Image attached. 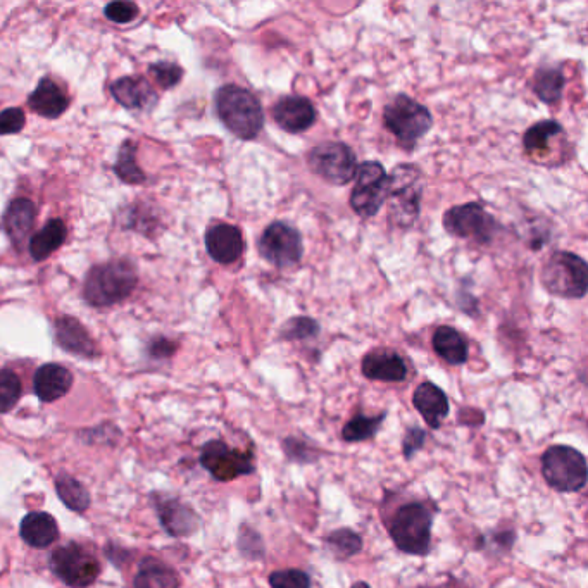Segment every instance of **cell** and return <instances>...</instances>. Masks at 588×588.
Masks as SVG:
<instances>
[{
  "instance_id": "34",
  "label": "cell",
  "mask_w": 588,
  "mask_h": 588,
  "mask_svg": "<svg viewBox=\"0 0 588 588\" xmlns=\"http://www.w3.org/2000/svg\"><path fill=\"white\" fill-rule=\"evenodd\" d=\"M326 542H328V547L338 557H342V559L356 556L357 552L363 549V540H361V537L356 532H352L349 528L335 530V532L330 533L328 538H326Z\"/></svg>"
},
{
  "instance_id": "17",
  "label": "cell",
  "mask_w": 588,
  "mask_h": 588,
  "mask_svg": "<svg viewBox=\"0 0 588 588\" xmlns=\"http://www.w3.org/2000/svg\"><path fill=\"white\" fill-rule=\"evenodd\" d=\"M111 94L121 106L132 111H149L157 104V94L142 76H125L111 85Z\"/></svg>"
},
{
  "instance_id": "29",
  "label": "cell",
  "mask_w": 588,
  "mask_h": 588,
  "mask_svg": "<svg viewBox=\"0 0 588 588\" xmlns=\"http://www.w3.org/2000/svg\"><path fill=\"white\" fill-rule=\"evenodd\" d=\"M532 88L538 99L545 104L552 106L561 101L564 90L563 69L551 68V66L537 69V73L533 76Z\"/></svg>"
},
{
  "instance_id": "6",
  "label": "cell",
  "mask_w": 588,
  "mask_h": 588,
  "mask_svg": "<svg viewBox=\"0 0 588 588\" xmlns=\"http://www.w3.org/2000/svg\"><path fill=\"white\" fill-rule=\"evenodd\" d=\"M432 525L433 516L428 507L420 502L404 504L397 509L392 520L390 537L399 551L423 556L430 549Z\"/></svg>"
},
{
  "instance_id": "33",
  "label": "cell",
  "mask_w": 588,
  "mask_h": 588,
  "mask_svg": "<svg viewBox=\"0 0 588 588\" xmlns=\"http://www.w3.org/2000/svg\"><path fill=\"white\" fill-rule=\"evenodd\" d=\"M321 332V326L318 321L307 316H294L292 320L283 323L280 328V338L294 342V340H307V338L318 337Z\"/></svg>"
},
{
  "instance_id": "3",
  "label": "cell",
  "mask_w": 588,
  "mask_h": 588,
  "mask_svg": "<svg viewBox=\"0 0 588 588\" xmlns=\"http://www.w3.org/2000/svg\"><path fill=\"white\" fill-rule=\"evenodd\" d=\"M423 176L414 164H401L388 175V218L402 230L414 226L420 218Z\"/></svg>"
},
{
  "instance_id": "1",
  "label": "cell",
  "mask_w": 588,
  "mask_h": 588,
  "mask_svg": "<svg viewBox=\"0 0 588 588\" xmlns=\"http://www.w3.org/2000/svg\"><path fill=\"white\" fill-rule=\"evenodd\" d=\"M219 121L228 132L245 142L259 137L264 128V111L256 95L238 85H225L214 94Z\"/></svg>"
},
{
  "instance_id": "4",
  "label": "cell",
  "mask_w": 588,
  "mask_h": 588,
  "mask_svg": "<svg viewBox=\"0 0 588 588\" xmlns=\"http://www.w3.org/2000/svg\"><path fill=\"white\" fill-rule=\"evenodd\" d=\"M383 125L394 135L404 151H413L421 138L433 128V116L423 106L406 94L395 95L383 109Z\"/></svg>"
},
{
  "instance_id": "9",
  "label": "cell",
  "mask_w": 588,
  "mask_h": 588,
  "mask_svg": "<svg viewBox=\"0 0 588 588\" xmlns=\"http://www.w3.org/2000/svg\"><path fill=\"white\" fill-rule=\"evenodd\" d=\"M442 225L445 232L452 237L475 240L476 244L480 245L490 244L495 233L501 230L497 219L478 202L451 207L449 211H445Z\"/></svg>"
},
{
  "instance_id": "24",
  "label": "cell",
  "mask_w": 588,
  "mask_h": 588,
  "mask_svg": "<svg viewBox=\"0 0 588 588\" xmlns=\"http://www.w3.org/2000/svg\"><path fill=\"white\" fill-rule=\"evenodd\" d=\"M433 351L442 357L445 363L461 366L468 361V342L452 326H438L432 338Z\"/></svg>"
},
{
  "instance_id": "37",
  "label": "cell",
  "mask_w": 588,
  "mask_h": 588,
  "mask_svg": "<svg viewBox=\"0 0 588 588\" xmlns=\"http://www.w3.org/2000/svg\"><path fill=\"white\" fill-rule=\"evenodd\" d=\"M271 588H311V578L301 570L275 571L269 576Z\"/></svg>"
},
{
  "instance_id": "19",
  "label": "cell",
  "mask_w": 588,
  "mask_h": 588,
  "mask_svg": "<svg viewBox=\"0 0 588 588\" xmlns=\"http://www.w3.org/2000/svg\"><path fill=\"white\" fill-rule=\"evenodd\" d=\"M73 385V375L61 364H44L38 368L33 378V388L38 399L54 402L68 394Z\"/></svg>"
},
{
  "instance_id": "5",
  "label": "cell",
  "mask_w": 588,
  "mask_h": 588,
  "mask_svg": "<svg viewBox=\"0 0 588 588\" xmlns=\"http://www.w3.org/2000/svg\"><path fill=\"white\" fill-rule=\"evenodd\" d=\"M540 280L545 290L554 297L578 301L587 295V263L573 252H554L544 264Z\"/></svg>"
},
{
  "instance_id": "39",
  "label": "cell",
  "mask_w": 588,
  "mask_h": 588,
  "mask_svg": "<svg viewBox=\"0 0 588 588\" xmlns=\"http://www.w3.org/2000/svg\"><path fill=\"white\" fill-rule=\"evenodd\" d=\"M26 116L19 107H7L0 113V135H14L25 128Z\"/></svg>"
},
{
  "instance_id": "25",
  "label": "cell",
  "mask_w": 588,
  "mask_h": 588,
  "mask_svg": "<svg viewBox=\"0 0 588 588\" xmlns=\"http://www.w3.org/2000/svg\"><path fill=\"white\" fill-rule=\"evenodd\" d=\"M157 511H159V520L163 523L164 528L175 537H185L199 528L197 514L180 502L168 499V501L161 502Z\"/></svg>"
},
{
  "instance_id": "38",
  "label": "cell",
  "mask_w": 588,
  "mask_h": 588,
  "mask_svg": "<svg viewBox=\"0 0 588 588\" xmlns=\"http://www.w3.org/2000/svg\"><path fill=\"white\" fill-rule=\"evenodd\" d=\"M106 18L109 21H113V23H118V25H128V23H132L135 19L138 18V14H140V9H138L137 4H133V2H113V4H109L106 7Z\"/></svg>"
},
{
  "instance_id": "32",
  "label": "cell",
  "mask_w": 588,
  "mask_h": 588,
  "mask_svg": "<svg viewBox=\"0 0 588 588\" xmlns=\"http://www.w3.org/2000/svg\"><path fill=\"white\" fill-rule=\"evenodd\" d=\"M385 420V414H378L375 418L370 416H356L352 418L342 430V437L347 442H363L368 438H373L378 432V428Z\"/></svg>"
},
{
  "instance_id": "22",
  "label": "cell",
  "mask_w": 588,
  "mask_h": 588,
  "mask_svg": "<svg viewBox=\"0 0 588 588\" xmlns=\"http://www.w3.org/2000/svg\"><path fill=\"white\" fill-rule=\"evenodd\" d=\"M35 218H37V209L32 201L21 197L9 204L4 214V230L14 245L25 242V238L30 235L35 225Z\"/></svg>"
},
{
  "instance_id": "13",
  "label": "cell",
  "mask_w": 588,
  "mask_h": 588,
  "mask_svg": "<svg viewBox=\"0 0 588 588\" xmlns=\"http://www.w3.org/2000/svg\"><path fill=\"white\" fill-rule=\"evenodd\" d=\"M201 464L219 482H230L254 471L251 456L233 451L221 440L207 442L202 447Z\"/></svg>"
},
{
  "instance_id": "36",
  "label": "cell",
  "mask_w": 588,
  "mask_h": 588,
  "mask_svg": "<svg viewBox=\"0 0 588 588\" xmlns=\"http://www.w3.org/2000/svg\"><path fill=\"white\" fill-rule=\"evenodd\" d=\"M149 73L156 80L157 85L163 88L176 87L183 78V69L171 61H159V63L151 64Z\"/></svg>"
},
{
  "instance_id": "2",
  "label": "cell",
  "mask_w": 588,
  "mask_h": 588,
  "mask_svg": "<svg viewBox=\"0 0 588 588\" xmlns=\"http://www.w3.org/2000/svg\"><path fill=\"white\" fill-rule=\"evenodd\" d=\"M135 264L126 259H114L97 264L88 271L83 285L85 301L94 307H107L125 301L137 287Z\"/></svg>"
},
{
  "instance_id": "23",
  "label": "cell",
  "mask_w": 588,
  "mask_h": 588,
  "mask_svg": "<svg viewBox=\"0 0 588 588\" xmlns=\"http://www.w3.org/2000/svg\"><path fill=\"white\" fill-rule=\"evenodd\" d=\"M21 537L33 549H45L59 538V528L51 514L30 513L21 521Z\"/></svg>"
},
{
  "instance_id": "40",
  "label": "cell",
  "mask_w": 588,
  "mask_h": 588,
  "mask_svg": "<svg viewBox=\"0 0 588 588\" xmlns=\"http://www.w3.org/2000/svg\"><path fill=\"white\" fill-rule=\"evenodd\" d=\"M423 444H425V432L421 428L414 426L411 430H407L406 438H404V456H406V459H411L414 452L420 451Z\"/></svg>"
},
{
  "instance_id": "42",
  "label": "cell",
  "mask_w": 588,
  "mask_h": 588,
  "mask_svg": "<svg viewBox=\"0 0 588 588\" xmlns=\"http://www.w3.org/2000/svg\"><path fill=\"white\" fill-rule=\"evenodd\" d=\"M352 588H371L370 585H368V583H364V582H357L356 585H354V587Z\"/></svg>"
},
{
  "instance_id": "28",
  "label": "cell",
  "mask_w": 588,
  "mask_h": 588,
  "mask_svg": "<svg viewBox=\"0 0 588 588\" xmlns=\"http://www.w3.org/2000/svg\"><path fill=\"white\" fill-rule=\"evenodd\" d=\"M563 125L557 123L554 119H544L538 121L537 125L530 126L523 137L525 151L530 156H544L549 152L552 138L563 135Z\"/></svg>"
},
{
  "instance_id": "27",
  "label": "cell",
  "mask_w": 588,
  "mask_h": 588,
  "mask_svg": "<svg viewBox=\"0 0 588 588\" xmlns=\"http://www.w3.org/2000/svg\"><path fill=\"white\" fill-rule=\"evenodd\" d=\"M68 228L64 225L63 219H51L40 232L33 235L30 240V254L35 261H44L52 256L61 245L66 242Z\"/></svg>"
},
{
  "instance_id": "21",
  "label": "cell",
  "mask_w": 588,
  "mask_h": 588,
  "mask_svg": "<svg viewBox=\"0 0 588 588\" xmlns=\"http://www.w3.org/2000/svg\"><path fill=\"white\" fill-rule=\"evenodd\" d=\"M414 407L432 428L442 425V420L449 414V399L442 388L433 383H421L413 395Z\"/></svg>"
},
{
  "instance_id": "18",
  "label": "cell",
  "mask_w": 588,
  "mask_h": 588,
  "mask_svg": "<svg viewBox=\"0 0 588 588\" xmlns=\"http://www.w3.org/2000/svg\"><path fill=\"white\" fill-rule=\"evenodd\" d=\"M57 344L63 347L64 351L82 357H97V345L94 338L90 337L87 328L73 316H61L56 320Z\"/></svg>"
},
{
  "instance_id": "26",
  "label": "cell",
  "mask_w": 588,
  "mask_h": 588,
  "mask_svg": "<svg viewBox=\"0 0 588 588\" xmlns=\"http://www.w3.org/2000/svg\"><path fill=\"white\" fill-rule=\"evenodd\" d=\"M135 588H178L180 576L156 557H145L135 575Z\"/></svg>"
},
{
  "instance_id": "16",
  "label": "cell",
  "mask_w": 588,
  "mask_h": 588,
  "mask_svg": "<svg viewBox=\"0 0 588 588\" xmlns=\"http://www.w3.org/2000/svg\"><path fill=\"white\" fill-rule=\"evenodd\" d=\"M363 375L373 382L399 383L407 376L406 361L397 352L376 349L366 354L361 364Z\"/></svg>"
},
{
  "instance_id": "14",
  "label": "cell",
  "mask_w": 588,
  "mask_h": 588,
  "mask_svg": "<svg viewBox=\"0 0 588 588\" xmlns=\"http://www.w3.org/2000/svg\"><path fill=\"white\" fill-rule=\"evenodd\" d=\"M271 116L283 132L297 135V133H304L309 128H313L316 119H318V111L307 97L287 95L276 102L271 109Z\"/></svg>"
},
{
  "instance_id": "10",
  "label": "cell",
  "mask_w": 588,
  "mask_h": 588,
  "mask_svg": "<svg viewBox=\"0 0 588 588\" xmlns=\"http://www.w3.org/2000/svg\"><path fill=\"white\" fill-rule=\"evenodd\" d=\"M388 192V173L378 161H366L357 166L351 192L352 211L359 218H375L380 213Z\"/></svg>"
},
{
  "instance_id": "31",
  "label": "cell",
  "mask_w": 588,
  "mask_h": 588,
  "mask_svg": "<svg viewBox=\"0 0 588 588\" xmlns=\"http://www.w3.org/2000/svg\"><path fill=\"white\" fill-rule=\"evenodd\" d=\"M114 171L123 182L130 183V185H140L145 182L144 171L138 168L137 164V145L130 140L121 145Z\"/></svg>"
},
{
  "instance_id": "11",
  "label": "cell",
  "mask_w": 588,
  "mask_h": 588,
  "mask_svg": "<svg viewBox=\"0 0 588 588\" xmlns=\"http://www.w3.org/2000/svg\"><path fill=\"white\" fill-rule=\"evenodd\" d=\"M257 251L266 263L275 268H294L304 256L301 232L285 221H275L266 226L263 235L257 240Z\"/></svg>"
},
{
  "instance_id": "8",
  "label": "cell",
  "mask_w": 588,
  "mask_h": 588,
  "mask_svg": "<svg viewBox=\"0 0 588 588\" xmlns=\"http://www.w3.org/2000/svg\"><path fill=\"white\" fill-rule=\"evenodd\" d=\"M307 166L326 183L344 187L356 176L357 159L349 145L330 140L307 152Z\"/></svg>"
},
{
  "instance_id": "15",
  "label": "cell",
  "mask_w": 588,
  "mask_h": 588,
  "mask_svg": "<svg viewBox=\"0 0 588 588\" xmlns=\"http://www.w3.org/2000/svg\"><path fill=\"white\" fill-rule=\"evenodd\" d=\"M207 254L219 264L237 263L245 249L244 237L237 226L216 223L206 233Z\"/></svg>"
},
{
  "instance_id": "30",
  "label": "cell",
  "mask_w": 588,
  "mask_h": 588,
  "mask_svg": "<svg viewBox=\"0 0 588 588\" xmlns=\"http://www.w3.org/2000/svg\"><path fill=\"white\" fill-rule=\"evenodd\" d=\"M57 495L59 499L76 513H82L90 506V495L82 483L73 476L59 475L56 478Z\"/></svg>"
},
{
  "instance_id": "35",
  "label": "cell",
  "mask_w": 588,
  "mask_h": 588,
  "mask_svg": "<svg viewBox=\"0 0 588 588\" xmlns=\"http://www.w3.org/2000/svg\"><path fill=\"white\" fill-rule=\"evenodd\" d=\"M23 387L19 376L11 370H0V413H9L18 404Z\"/></svg>"
},
{
  "instance_id": "41",
  "label": "cell",
  "mask_w": 588,
  "mask_h": 588,
  "mask_svg": "<svg viewBox=\"0 0 588 588\" xmlns=\"http://www.w3.org/2000/svg\"><path fill=\"white\" fill-rule=\"evenodd\" d=\"M159 349L163 351V356H169L171 352L175 351L176 347L175 344H171V342H168V340H164V338H161V340H156V342H152V356H154V354H156V352L159 351Z\"/></svg>"
},
{
  "instance_id": "12",
  "label": "cell",
  "mask_w": 588,
  "mask_h": 588,
  "mask_svg": "<svg viewBox=\"0 0 588 588\" xmlns=\"http://www.w3.org/2000/svg\"><path fill=\"white\" fill-rule=\"evenodd\" d=\"M51 570L68 587L85 588L101 575V564L82 545H61L51 554Z\"/></svg>"
},
{
  "instance_id": "20",
  "label": "cell",
  "mask_w": 588,
  "mask_h": 588,
  "mask_svg": "<svg viewBox=\"0 0 588 588\" xmlns=\"http://www.w3.org/2000/svg\"><path fill=\"white\" fill-rule=\"evenodd\" d=\"M28 104L35 113L47 119H56L66 113L69 107V97L63 88L59 87L51 78H42L35 88Z\"/></svg>"
},
{
  "instance_id": "7",
  "label": "cell",
  "mask_w": 588,
  "mask_h": 588,
  "mask_svg": "<svg viewBox=\"0 0 588 588\" xmlns=\"http://www.w3.org/2000/svg\"><path fill=\"white\" fill-rule=\"evenodd\" d=\"M545 482L559 492H578L587 483V461L568 445H552L542 456Z\"/></svg>"
}]
</instances>
